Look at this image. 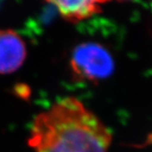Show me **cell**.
Segmentation results:
<instances>
[{
  "label": "cell",
  "mask_w": 152,
  "mask_h": 152,
  "mask_svg": "<svg viewBox=\"0 0 152 152\" xmlns=\"http://www.w3.org/2000/svg\"><path fill=\"white\" fill-rule=\"evenodd\" d=\"M112 135L74 97H65L33 120L28 145L35 152H107Z\"/></svg>",
  "instance_id": "obj_1"
},
{
  "label": "cell",
  "mask_w": 152,
  "mask_h": 152,
  "mask_svg": "<svg viewBox=\"0 0 152 152\" xmlns=\"http://www.w3.org/2000/svg\"><path fill=\"white\" fill-rule=\"evenodd\" d=\"M75 77L97 82L109 76L114 70V60L109 51L97 43H83L73 50L70 61Z\"/></svg>",
  "instance_id": "obj_2"
},
{
  "label": "cell",
  "mask_w": 152,
  "mask_h": 152,
  "mask_svg": "<svg viewBox=\"0 0 152 152\" xmlns=\"http://www.w3.org/2000/svg\"><path fill=\"white\" fill-rule=\"evenodd\" d=\"M26 56L27 49L22 38L15 30L0 29V74L18 70Z\"/></svg>",
  "instance_id": "obj_3"
},
{
  "label": "cell",
  "mask_w": 152,
  "mask_h": 152,
  "mask_svg": "<svg viewBox=\"0 0 152 152\" xmlns=\"http://www.w3.org/2000/svg\"><path fill=\"white\" fill-rule=\"evenodd\" d=\"M69 21L87 19L101 12L102 7L111 0H46Z\"/></svg>",
  "instance_id": "obj_4"
}]
</instances>
